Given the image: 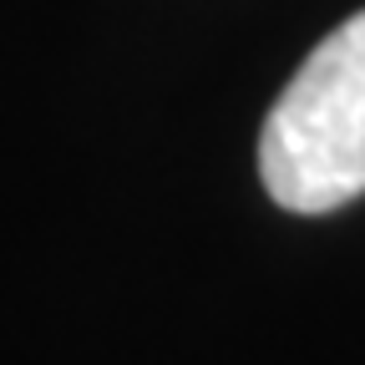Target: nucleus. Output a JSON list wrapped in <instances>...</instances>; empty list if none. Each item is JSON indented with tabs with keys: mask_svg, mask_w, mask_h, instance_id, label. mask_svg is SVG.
<instances>
[{
	"mask_svg": "<svg viewBox=\"0 0 365 365\" xmlns=\"http://www.w3.org/2000/svg\"><path fill=\"white\" fill-rule=\"evenodd\" d=\"M259 178L289 213H335L365 193V11L319 41L269 107Z\"/></svg>",
	"mask_w": 365,
	"mask_h": 365,
	"instance_id": "nucleus-1",
	"label": "nucleus"
}]
</instances>
